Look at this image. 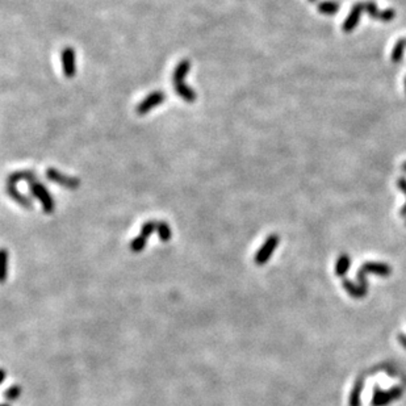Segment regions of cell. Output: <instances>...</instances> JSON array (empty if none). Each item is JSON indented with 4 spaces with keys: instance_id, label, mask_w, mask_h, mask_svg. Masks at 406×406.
<instances>
[{
    "instance_id": "25",
    "label": "cell",
    "mask_w": 406,
    "mask_h": 406,
    "mask_svg": "<svg viewBox=\"0 0 406 406\" xmlns=\"http://www.w3.org/2000/svg\"><path fill=\"white\" fill-rule=\"evenodd\" d=\"M398 339H399V342L402 343L403 347H405V349H406V335H403V334H401V335L398 336Z\"/></svg>"
},
{
    "instance_id": "16",
    "label": "cell",
    "mask_w": 406,
    "mask_h": 406,
    "mask_svg": "<svg viewBox=\"0 0 406 406\" xmlns=\"http://www.w3.org/2000/svg\"><path fill=\"white\" fill-rule=\"evenodd\" d=\"M157 231L162 242H168L172 237V231H171V226L164 221L157 222Z\"/></svg>"
},
{
    "instance_id": "18",
    "label": "cell",
    "mask_w": 406,
    "mask_h": 406,
    "mask_svg": "<svg viewBox=\"0 0 406 406\" xmlns=\"http://www.w3.org/2000/svg\"><path fill=\"white\" fill-rule=\"evenodd\" d=\"M146 243L147 238H145V237H142L140 234V236L134 237L133 240H132V242H130V250H132L133 253H141V251L146 247Z\"/></svg>"
},
{
    "instance_id": "11",
    "label": "cell",
    "mask_w": 406,
    "mask_h": 406,
    "mask_svg": "<svg viewBox=\"0 0 406 406\" xmlns=\"http://www.w3.org/2000/svg\"><path fill=\"white\" fill-rule=\"evenodd\" d=\"M173 88H175V92H177L178 96L182 97V99H183L184 101H187V103H193V101L196 100L197 95L196 92H195V90H193L192 87L187 86L184 82L173 84Z\"/></svg>"
},
{
    "instance_id": "3",
    "label": "cell",
    "mask_w": 406,
    "mask_h": 406,
    "mask_svg": "<svg viewBox=\"0 0 406 406\" xmlns=\"http://www.w3.org/2000/svg\"><path fill=\"white\" fill-rule=\"evenodd\" d=\"M280 238L276 234H271V236L267 237V240L264 241L263 245L258 250V253L255 254V263L258 266H263V264H266L268 262V259L272 257L273 251L276 250Z\"/></svg>"
},
{
    "instance_id": "19",
    "label": "cell",
    "mask_w": 406,
    "mask_h": 406,
    "mask_svg": "<svg viewBox=\"0 0 406 406\" xmlns=\"http://www.w3.org/2000/svg\"><path fill=\"white\" fill-rule=\"evenodd\" d=\"M364 11H366L367 14L370 15L372 19H375V20H380L381 11L377 8V6L375 4V2H371V0L366 2V3H364Z\"/></svg>"
},
{
    "instance_id": "4",
    "label": "cell",
    "mask_w": 406,
    "mask_h": 406,
    "mask_svg": "<svg viewBox=\"0 0 406 406\" xmlns=\"http://www.w3.org/2000/svg\"><path fill=\"white\" fill-rule=\"evenodd\" d=\"M46 178L50 182H54V183L60 184V186L66 187L69 190H77L80 186V180L78 178L67 177V175L55 170L53 167H49L46 170Z\"/></svg>"
},
{
    "instance_id": "26",
    "label": "cell",
    "mask_w": 406,
    "mask_h": 406,
    "mask_svg": "<svg viewBox=\"0 0 406 406\" xmlns=\"http://www.w3.org/2000/svg\"><path fill=\"white\" fill-rule=\"evenodd\" d=\"M4 379H6V372H4V371H2V383L4 381Z\"/></svg>"
},
{
    "instance_id": "27",
    "label": "cell",
    "mask_w": 406,
    "mask_h": 406,
    "mask_svg": "<svg viewBox=\"0 0 406 406\" xmlns=\"http://www.w3.org/2000/svg\"><path fill=\"white\" fill-rule=\"evenodd\" d=\"M401 168H402V171H403V172H406V162H405V163L402 164V167H401Z\"/></svg>"
},
{
    "instance_id": "14",
    "label": "cell",
    "mask_w": 406,
    "mask_h": 406,
    "mask_svg": "<svg viewBox=\"0 0 406 406\" xmlns=\"http://www.w3.org/2000/svg\"><path fill=\"white\" fill-rule=\"evenodd\" d=\"M350 266H351V259H350V257L349 255H346V254H342V255L338 258L335 264L336 276H344L347 271H349Z\"/></svg>"
},
{
    "instance_id": "2",
    "label": "cell",
    "mask_w": 406,
    "mask_h": 406,
    "mask_svg": "<svg viewBox=\"0 0 406 406\" xmlns=\"http://www.w3.org/2000/svg\"><path fill=\"white\" fill-rule=\"evenodd\" d=\"M29 191L40 201L45 213H53L55 204H54V200L51 197V195H50V192L46 190V187L43 186V184L38 183V182H32V183H29Z\"/></svg>"
},
{
    "instance_id": "21",
    "label": "cell",
    "mask_w": 406,
    "mask_h": 406,
    "mask_svg": "<svg viewBox=\"0 0 406 406\" xmlns=\"http://www.w3.org/2000/svg\"><path fill=\"white\" fill-rule=\"evenodd\" d=\"M21 393H23V390H21L20 386L12 385L11 388H8V389L6 390L4 396H6V398L7 399H10V401H16V399L20 397Z\"/></svg>"
},
{
    "instance_id": "23",
    "label": "cell",
    "mask_w": 406,
    "mask_h": 406,
    "mask_svg": "<svg viewBox=\"0 0 406 406\" xmlns=\"http://www.w3.org/2000/svg\"><path fill=\"white\" fill-rule=\"evenodd\" d=\"M2 260H3V270H2V281H6L8 273V251L6 249L2 250Z\"/></svg>"
},
{
    "instance_id": "17",
    "label": "cell",
    "mask_w": 406,
    "mask_h": 406,
    "mask_svg": "<svg viewBox=\"0 0 406 406\" xmlns=\"http://www.w3.org/2000/svg\"><path fill=\"white\" fill-rule=\"evenodd\" d=\"M362 389H363V381L359 380L355 386H354L351 396H350V406H360V394H362Z\"/></svg>"
},
{
    "instance_id": "29",
    "label": "cell",
    "mask_w": 406,
    "mask_h": 406,
    "mask_svg": "<svg viewBox=\"0 0 406 406\" xmlns=\"http://www.w3.org/2000/svg\"><path fill=\"white\" fill-rule=\"evenodd\" d=\"M405 91H406V78H405Z\"/></svg>"
},
{
    "instance_id": "20",
    "label": "cell",
    "mask_w": 406,
    "mask_h": 406,
    "mask_svg": "<svg viewBox=\"0 0 406 406\" xmlns=\"http://www.w3.org/2000/svg\"><path fill=\"white\" fill-rule=\"evenodd\" d=\"M155 230H157V222H154V221H147V222L143 223L142 227H141V236L145 237V238H149Z\"/></svg>"
},
{
    "instance_id": "8",
    "label": "cell",
    "mask_w": 406,
    "mask_h": 406,
    "mask_svg": "<svg viewBox=\"0 0 406 406\" xmlns=\"http://www.w3.org/2000/svg\"><path fill=\"white\" fill-rule=\"evenodd\" d=\"M364 12V3H357L354 4L353 10L349 14V16L346 17V20L343 23L342 29L344 33H351L355 28L358 27V24L360 21V17H362V14Z\"/></svg>"
},
{
    "instance_id": "7",
    "label": "cell",
    "mask_w": 406,
    "mask_h": 406,
    "mask_svg": "<svg viewBox=\"0 0 406 406\" xmlns=\"http://www.w3.org/2000/svg\"><path fill=\"white\" fill-rule=\"evenodd\" d=\"M61 62H62V70L65 77L74 78L77 74V55L73 47L67 46L61 53Z\"/></svg>"
},
{
    "instance_id": "12",
    "label": "cell",
    "mask_w": 406,
    "mask_h": 406,
    "mask_svg": "<svg viewBox=\"0 0 406 406\" xmlns=\"http://www.w3.org/2000/svg\"><path fill=\"white\" fill-rule=\"evenodd\" d=\"M190 70H191V62H190V61H188V60L180 61L179 64H178V66L175 67V70H173V74H172L173 84L182 83V82H184V78L187 77V74L190 73Z\"/></svg>"
},
{
    "instance_id": "28",
    "label": "cell",
    "mask_w": 406,
    "mask_h": 406,
    "mask_svg": "<svg viewBox=\"0 0 406 406\" xmlns=\"http://www.w3.org/2000/svg\"><path fill=\"white\" fill-rule=\"evenodd\" d=\"M309 2H310V3H316L317 0H309Z\"/></svg>"
},
{
    "instance_id": "5",
    "label": "cell",
    "mask_w": 406,
    "mask_h": 406,
    "mask_svg": "<svg viewBox=\"0 0 406 406\" xmlns=\"http://www.w3.org/2000/svg\"><path fill=\"white\" fill-rule=\"evenodd\" d=\"M164 99H166V95H164L163 91H154V92L150 93L149 96L145 97V99L137 105L136 112L138 114L149 113L150 110L154 109V108L163 103Z\"/></svg>"
},
{
    "instance_id": "9",
    "label": "cell",
    "mask_w": 406,
    "mask_h": 406,
    "mask_svg": "<svg viewBox=\"0 0 406 406\" xmlns=\"http://www.w3.org/2000/svg\"><path fill=\"white\" fill-rule=\"evenodd\" d=\"M7 193L11 196V199H14L21 207L27 208V209H32L33 208L32 200L28 199L25 195H23L20 191L17 190V187L15 184H7Z\"/></svg>"
},
{
    "instance_id": "15",
    "label": "cell",
    "mask_w": 406,
    "mask_h": 406,
    "mask_svg": "<svg viewBox=\"0 0 406 406\" xmlns=\"http://www.w3.org/2000/svg\"><path fill=\"white\" fill-rule=\"evenodd\" d=\"M318 11L322 15L331 16V15H335L339 11V4L336 2H333V0H326V2H322V3L318 4Z\"/></svg>"
},
{
    "instance_id": "6",
    "label": "cell",
    "mask_w": 406,
    "mask_h": 406,
    "mask_svg": "<svg viewBox=\"0 0 406 406\" xmlns=\"http://www.w3.org/2000/svg\"><path fill=\"white\" fill-rule=\"evenodd\" d=\"M402 394V389L399 386H394L390 390H381L379 388L375 389L372 398V406H386L393 402L394 399L399 398Z\"/></svg>"
},
{
    "instance_id": "30",
    "label": "cell",
    "mask_w": 406,
    "mask_h": 406,
    "mask_svg": "<svg viewBox=\"0 0 406 406\" xmlns=\"http://www.w3.org/2000/svg\"><path fill=\"white\" fill-rule=\"evenodd\" d=\"M3 406H10V405H7V403H4V405H3Z\"/></svg>"
},
{
    "instance_id": "10",
    "label": "cell",
    "mask_w": 406,
    "mask_h": 406,
    "mask_svg": "<svg viewBox=\"0 0 406 406\" xmlns=\"http://www.w3.org/2000/svg\"><path fill=\"white\" fill-rule=\"evenodd\" d=\"M37 175L34 171L30 170H25V171H16V172L11 173L10 177L7 179V184H15L16 186L19 182H28V183H32V182H36Z\"/></svg>"
},
{
    "instance_id": "13",
    "label": "cell",
    "mask_w": 406,
    "mask_h": 406,
    "mask_svg": "<svg viewBox=\"0 0 406 406\" xmlns=\"http://www.w3.org/2000/svg\"><path fill=\"white\" fill-rule=\"evenodd\" d=\"M405 47H406V38H399L398 41L396 42L394 47H393V51L390 54V60H392L393 64H399L403 58V53H405Z\"/></svg>"
},
{
    "instance_id": "22",
    "label": "cell",
    "mask_w": 406,
    "mask_h": 406,
    "mask_svg": "<svg viewBox=\"0 0 406 406\" xmlns=\"http://www.w3.org/2000/svg\"><path fill=\"white\" fill-rule=\"evenodd\" d=\"M394 17H396V11L393 10V8H386V10L381 11V15H380V21L389 23V21H392Z\"/></svg>"
},
{
    "instance_id": "1",
    "label": "cell",
    "mask_w": 406,
    "mask_h": 406,
    "mask_svg": "<svg viewBox=\"0 0 406 406\" xmlns=\"http://www.w3.org/2000/svg\"><path fill=\"white\" fill-rule=\"evenodd\" d=\"M390 271H392V268L385 263L367 262V263H364L363 266L360 267L359 272H358L359 284H358V285H354L350 280H343V286H344V289L349 292L350 296L355 297V299H362V297L366 296L367 293L366 275H368V273H375V275H379V276H389Z\"/></svg>"
},
{
    "instance_id": "24",
    "label": "cell",
    "mask_w": 406,
    "mask_h": 406,
    "mask_svg": "<svg viewBox=\"0 0 406 406\" xmlns=\"http://www.w3.org/2000/svg\"><path fill=\"white\" fill-rule=\"evenodd\" d=\"M397 187H398L399 191H402V192L406 195V178H399V179L397 180ZM399 214L406 217V203L402 207V209H401V212H399Z\"/></svg>"
}]
</instances>
